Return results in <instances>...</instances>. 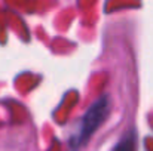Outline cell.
<instances>
[{
  "mask_svg": "<svg viewBox=\"0 0 153 151\" xmlns=\"http://www.w3.org/2000/svg\"><path fill=\"white\" fill-rule=\"evenodd\" d=\"M114 151H134V136L126 135L125 138H122L119 144L116 145Z\"/></svg>",
  "mask_w": 153,
  "mask_h": 151,
  "instance_id": "2",
  "label": "cell"
},
{
  "mask_svg": "<svg viewBox=\"0 0 153 151\" xmlns=\"http://www.w3.org/2000/svg\"><path fill=\"white\" fill-rule=\"evenodd\" d=\"M108 113V98L104 95L100 99H97L86 111L82 120L80 133H79V144L86 142V139L97 130V127L104 122Z\"/></svg>",
  "mask_w": 153,
  "mask_h": 151,
  "instance_id": "1",
  "label": "cell"
}]
</instances>
